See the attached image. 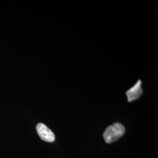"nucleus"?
Returning <instances> with one entry per match:
<instances>
[{
    "label": "nucleus",
    "mask_w": 158,
    "mask_h": 158,
    "mask_svg": "<svg viewBox=\"0 0 158 158\" xmlns=\"http://www.w3.org/2000/svg\"><path fill=\"white\" fill-rule=\"evenodd\" d=\"M142 82L141 80H138L135 85L128 89L126 92L127 100L129 102L135 100L140 97L143 93Z\"/></svg>",
    "instance_id": "nucleus-3"
},
{
    "label": "nucleus",
    "mask_w": 158,
    "mask_h": 158,
    "mask_svg": "<svg viewBox=\"0 0 158 158\" xmlns=\"http://www.w3.org/2000/svg\"><path fill=\"white\" fill-rule=\"evenodd\" d=\"M36 129L38 135L42 140L49 142H53L55 141V135L45 125L42 123H38Z\"/></svg>",
    "instance_id": "nucleus-2"
},
{
    "label": "nucleus",
    "mask_w": 158,
    "mask_h": 158,
    "mask_svg": "<svg viewBox=\"0 0 158 158\" xmlns=\"http://www.w3.org/2000/svg\"><path fill=\"white\" fill-rule=\"evenodd\" d=\"M125 127L119 123H115L106 128L103 133V138L107 143H111L118 140L124 135Z\"/></svg>",
    "instance_id": "nucleus-1"
}]
</instances>
